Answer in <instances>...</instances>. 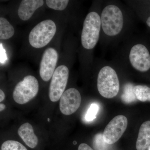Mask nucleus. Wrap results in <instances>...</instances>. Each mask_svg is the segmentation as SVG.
Instances as JSON below:
<instances>
[{"instance_id":"1","label":"nucleus","mask_w":150,"mask_h":150,"mask_svg":"<svg viewBox=\"0 0 150 150\" xmlns=\"http://www.w3.org/2000/svg\"><path fill=\"white\" fill-rule=\"evenodd\" d=\"M137 15L128 5L117 1H103L100 13L102 48H117L134 33Z\"/></svg>"},{"instance_id":"2","label":"nucleus","mask_w":150,"mask_h":150,"mask_svg":"<svg viewBox=\"0 0 150 150\" xmlns=\"http://www.w3.org/2000/svg\"><path fill=\"white\" fill-rule=\"evenodd\" d=\"M112 61L120 68L135 72H147L150 70V50L144 40L133 33L118 46Z\"/></svg>"},{"instance_id":"3","label":"nucleus","mask_w":150,"mask_h":150,"mask_svg":"<svg viewBox=\"0 0 150 150\" xmlns=\"http://www.w3.org/2000/svg\"><path fill=\"white\" fill-rule=\"evenodd\" d=\"M98 74L97 87L101 96L106 98L115 97L120 89V81L117 68L118 66L112 61L102 59Z\"/></svg>"},{"instance_id":"4","label":"nucleus","mask_w":150,"mask_h":150,"mask_svg":"<svg viewBox=\"0 0 150 150\" xmlns=\"http://www.w3.org/2000/svg\"><path fill=\"white\" fill-rule=\"evenodd\" d=\"M101 11V7L98 11L90 12L84 21L81 34V44L83 48L87 51L93 50L100 39Z\"/></svg>"},{"instance_id":"5","label":"nucleus","mask_w":150,"mask_h":150,"mask_svg":"<svg viewBox=\"0 0 150 150\" xmlns=\"http://www.w3.org/2000/svg\"><path fill=\"white\" fill-rule=\"evenodd\" d=\"M56 31V25L53 21L47 19L40 22L30 33V44L33 48H43L50 43Z\"/></svg>"},{"instance_id":"6","label":"nucleus","mask_w":150,"mask_h":150,"mask_svg":"<svg viewBox=\"0 0 150 150\" xmlns=\"http://www.w3.org/2000/svg\"><path fill=\"white\" fill-rule=\"evenodd\" d=\"M38 91L39 83L37 79L33 76L28 75L17 84L13 93V98L16 103L25 104L37 95Z\"/></svg>"},{"instance_id":"7","label":"nucleus","mask_w":150,"mask_h":150,"mask_svg":"<svg viewBox=\"0 0 150 150\" xmlns=\"http://www.w3.org/2000/svg\"><path fill=\"white\" fill-rule=\"evenodd\" d=\"M69 77V69L65 65H61L55 70L49 86L48 96L52 102L61 98L64 92Z\"/></svg>"},{"instance_id":"8","label":"nucleus","mask_w":150,"mask_h":150,"mask_svg":"<svg viewBox=\"0 0 150 150\" xmlns=\"http://www.w3.org/2000/svg\"><path fill=\"white\" fill-rule=\"evenodd\" d=\"M128 123V119L124 115H118L112 118L103 133L105 142L112 145L118 141L126 131Z\"/></svg>"},{"instance_id":"9","label":"nucleus","mask_w":150,"mask_h":150,"mask_svg":"<svg viewBox=\"0 0 150 150\" xmlns=\"http://www.w3.org/2000/svg\"><path fill=\"white\" fill-rule=\"evenodd\" d=\"M81 102L79 91L76 88H69L64 91L60 98L59 108L64 115H71L79 109Z\"/></svg>"},{"instance_id":"10","label":"nucleus","mask_w":150,"mask_h":150,"mask_svg":"<svg viewBox=\"0 0 150 150\" xmlns=\"http://www.w3.org/2000/svg\"><path fill=\"white\" fill-rule=\"evenodd\" d=\"M58 60V52L54 48H48L44 51L39 69L40 77L44 81H48L52 78Z\"/></svg>"},{"instance_id":"11","label":"nucleus","mask_w":150,"mask_h":150,"mask_svg":"<svg viewBox=\"0 0 150 150\" xmlns=\"http://www.w3.org/2000/svg\"><path fill=\"white\" fill-rule=\"evenodd\" d=\"M43 0H23L18 9V15L23 21L28 20L32 17L35 11L43 6Z\"/></svg>"},{"instance_id":"12","label":"nucleus","mask_w":150,"mask_h":150,"mask_svg":"<svg viewBox=\"0 0 150 150\" xmlns=\"http://www.w3.org/2000/svg\"><path fill=\"white\" fill-rule=\"evenodd\" d=\"M18 133L27 146L34 149L38 144V139L34 134L33 126L28 123H23L19 128Z\"/></svg>"},{"instance_id":"13","label":"nucleus","mask_w":150,"mask_h":150,"mask_svg":"<svg viewBox=\"0 0 150 150\" xmlns=\"http://www.w3.org/2000/svg\"><path fill=\"white\" fill-rule=\"evenodd\" d=\"M150 145V121L142 123L136 143L137 150H145Z\"/></svg>"},{"instance_id":"14","label":"nucleus","mask_w":150,"mask_h":150,"mask_svg":"<svg viewBox=\"0 0 150 150\" xmlns=\"http://www.w3.org/2000/svg\"><path fill=\"white\" fill-rule=\"evenodd\" d=\"M15 33L14 28L6 19L0 18V39L7 40L11 38Z\"/></svg>"},{"instance_id":"15","label":"nucleus","mask_w":150,"mask_h":150,"mask_svg":"<svg viewBox=\"0 0 150 150\" xmlns=\"http://www.w3.org/2000/svg\"><path fill=\"white\" fill-rule=\"evenodd\" d=\"M134 91L137 99L142 102L150 101V88L148 86H134Z\"/></svg>"},{"instance_id":"16","label":"nucleus","mask_w":150,"mask_h":150,"mask_svg":"<svg viewBox=\"0 0 150 150\" xmlns=\"http://www.w3.org/2000/svg\"><path fill=\"white\" fill-rule=\"evenodd\" d=\"M134 86L133 84L128 83L123 87V92L121 95V99L126 103H131L137 99L134 91Z\"/></svg>"},{"instance_id":"17","label":"nucleus","mask_w":150,"mask_h":150,"mask_svg":"<svg viewBox=\"0 0 150 150\" xmlns=\"http://www.w3.org/2000/svg\"><path fill=\"white\" fill-rule=\"evenodd\" d=\"M93 146L94 150H111L112 149V145L105 142L101 133L96 134L94 137Z\"/></svg>"},{"instance_id":"18","label":"nucleus","mask_w":150,"mask_h":150,"mask_svg":"<svg viewBox=\"0 0 150 150\" xmlns=\"http://www.w3.org/2000/svg\"><path fill=\"white\" fill-rule=\"evenodd\" d=\"M46 5L52 9L56 11H63L68 6V0H46Z\"/></svg>"},{"instance_id":"19","label":"nucleus","mask_w":150,"mask_h":150,"mask_svg":"<svg viewBox=\"0 0 150 150\" xmlns=\"http://www.w3.org/2000/svg\"><path fill=\"white\" fill-rule=\"evenodd\" d=\"M1 150H28L21 143L13 140H8L4 142Z\"/></svg>"},{"instance_id":"20","label":"nucleus","mask_w":150,"mask_h":150,"mask_svg":"<svg viewBox=\"0 0 150 150\" xmlns=\"http://www.w3.org/2000/svg\"><path fill=\"white\" fill-rule=\"evenodd\" d=\"M99 108L98 105L96 103H92L86 114L85 119L87 121H91L96 118V116Z\"/></svg>"},{"instance_id":"21","label":"nucleus","mask_w":150,"mask_h":150,"mask_svg":"<svg viewBox=\"0 0 150 150\" xmlns=\"http://www.w3.org/2000/svg\"><path fill=\"white\" fill-rule=\"evenodd\" d=\"M78 150H94L89 146L85 143L81 144L78 147Z\"/></svg>"},{"instance_id":"22","label":"nucleus","mask_w":150,"mask_h":150,"mask_svg":"<svg viewBox=\"0 0 150 150\" xmlns=\"http://www.w3.org/2000/svg\"><path fill=\"white\" fill-rule=\"evenodd\" d=\"M5 98V94L1 89L0 90V102H2Z\"/></svg>"},{"instance_id":"23","label":"nucleus","mask_w":150,"mask_h":150,"mask_svg":"<svg viewBox=\"0 0 150 150\" xmlns=\"http://www.w3.org/2000/svg\"><path fill=\"white\" fill-rule=\"evenodd\" d=\"M146 23L148 27L150 28V15L146 18Z\"/></svg>"},{"instance_id":"24","label":"nucleus","mask_w":150,"mask_h":150,"mask_svg":"<svg viewBox=\"0 0 150 150\" xmlns=\"http://www.w3.org/2000/svg\"><path fill=\"white\" fill-rule=\"evenodd\" d=\"M6 108V106L4 104H3V103H1V104H0V111H2L3 110H4Z\"/></svg>"},{"instance_id":"25","label":"nucleus","mask_w":150,"mask_h":150,"mask_svg":"<svg viewBox=\"0 0 150 150\" xmlns=\"http://www.w3.org/2000/svg\"><path fill=\"white\" fill-rule=\"evenodd\" d=\"M149 150H150V146L149 148Z\"/></svg>"}]
</instances>
